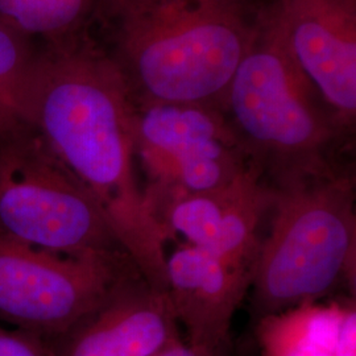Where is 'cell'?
Wrapping results in <instances>:
<instances>
[{"instance_id":"obj_1","label":"cell","mask_w":356,"mask_h":356,"mask_svg":"<svg viewBox=\"0 0 356 356\" xmlns=\"http://www.w3.org/2000/svg\"><path fill=\"white\" fill-rule=\"evenodd\" d=\"M26 123L88 189L141 275L165 291L169 239L138 173L135 106L118 66L85 29L36 53Z\"/></svg>"},{"instance_id":"obj_2","label":"cell","mask_w":356,"mask_h":356,"mask_svg":"<svg viewBox=\"0 0 356 356\" xmlns=\"http://www.w3.org/2000/svg\"><path fill=\"white\" fill-rule=\"evenodd\" d=\"M267 0H99L111 57L134 104L223 110Z\"/></svg>"},{"instance_id":"obj_3","label":"cell","mask_w":356,"mask_h":356,"mask_svg":"<svg viewBox=\"0 0 356 356\" xmlns=\"http://www.w3.org/2000/svg\"><path fill=\"white\" fill-rule=\"evenodd\" d=\"M223 113L269 188L350 168L344 126L293 54L276 0H267L231 79Z\"/></svg>"},{"instance_id":"obj_4","label":"cell","mask_w":356,"mask_h":356,"mask_svg":"<svg viewBox=\"0 0 356 356\" xmlns=\"http://www.w3.org/2000/svg\"><path fill=\"white\" fill-rule=\"evenodd\" d=\"M269 227L251 280L254 316L270 318L355 285L351 168L270 188Z\"/></svg>"},{"instance_id":"obj_5","label":"cell","mask_w":356,"mask_h":356,"mask_svg":"<svg viewBox=\"0 0 356 356\" xmlns=\"http://www.w3.org/2000/svg\"><path fill=\"white\" fill-rule=\"evenodd\" d=\"M0 234L69 254L126 252L88 189L28 123L0 131Z\"/></svg>"},{"instance_id":"obj_6","label":"cell","mask_w":356,"mask_h":356,"mask_svg":"<svg viewBox=\"0 0 356 356\" xmlns=\"http://www.w3.org/2000/svg\"><path fill=\"white\" fill-rule=\"evenodd\" d=\"M136 272L126 252L69 254L0 234V322L49 341Z\"/></svg>"},{"instance_id":"obj_7","label":"cell","mask_w":356,"mask_h":356,"mask_svg":"<svg viewBox=\"0 0 356 356\" xmlns=\"http://www.w3.org/2000/svg\"><path fill=\"white\" fill-rule=\"evenodd\" d=\"M135 154L154 193L216 191L252 166L223 110L197 103L135 104Z\"/></svg>"},{"instance_id":"obj_8","label":"cell","mask_w":356,"mask_h":356,"mask_svg":"<svg viewBox=\"0 0 356 356\" xmlns=\"http://www.w3.org/2000/svg\"><path fill=\"white\" fill-rule=\"evenodd\" d=\"M145 195L169 241L178 235L186 244L254 272L261 223L272 198L270 188L254 166L216 191Z\"/></svg>"},{"instance_id":"obj_9","label":"cell","mask_w":356,"mask_h":356,"mask_svg":"<svg viewBox=\"0 0 356 356\" xmlns=\"http://www.w3.org/2000/svg\"><path fill=\"white\" fill-rule=\"evenodd\" d=\"M178 326L165 292L136 272L44 343L49 356H154L181 338Z\"/></svg>"},{"instance_id":"obj_10","label":"cell","mask_w":356,"mask_h":356,"mask_svg":"<svg viewBox=\"0 0 356 356\" xmlns=\"http://www.w3.org/2000/svg\"><path fill=\"white\" fill-rule=\"evenodd\" d=\"M293 54L346 127L355 131L356 0H276Z\"/></svg>"},{"instance_id":"obj_11","label":"cell","mask_w":356,"mask_h":356,"mask_svg":"<svg viewBox=\"0 0 356 356\" xmlns=\"http://www.w3.org/2000/svg\"><path fill=\"white\" fill-rule=\"evenodd\" d=\"M251 280L252 270L186 243L166 254V300L191 343L231 344V322Z\"/></svg>"},{"instance_id":"obj_12","label":"cell","mask_w":356,"mask_h":356,"mask_svg":"<svg viewBox=\"0 0 356 356\" xmlns=\"http://www.w3.org/2000/svg\"><path fill=\"white\" fill-rule=\"evenodd\" d=\"M99 0H0V22L48 41L82 31Z\"/></svg>"},{"instance_id":"obj_13","label":"cell","mask_w":356,"mask_h":356,"mask_svg":"<svg viewBox=\"0 0 356 356\" xmlns=\"http://www.w3.org/2000/svg\"><path fill=\"white\" fill-rule=\"evenodd\" d=\"M35 57L28 38L0 22V131L26 123V89Z\"/></svg>"},{"instance_id":"obj_14","label":"cell","mask_w":356,"mask_h":356,"mask_svg":"<svg viewBox=\"0 0 356 356\" xmlns=\"http://www.w3.org/2000/svg\"><path fill=\"white\" fill-rule=\"evenodd\" d=\"M0 356H49L42 339L26 331L0 326Z\"/></svg>"},{"instance_id":"obj_15","label":"cell","mask_w":356,"mask_h":356,"mask_svg":"<svg viewBox=\"0 0 356 356\" xmlns=\"http://www.w3.org/2000/svg\"><path fill=\"white\" fill-rule=\"evenodd\" d=\"M154 356H234L231 344L210 346V344L191 343L181 338L166 346L164 350Z\"/></svg>"}]
</instances>
